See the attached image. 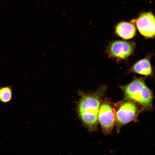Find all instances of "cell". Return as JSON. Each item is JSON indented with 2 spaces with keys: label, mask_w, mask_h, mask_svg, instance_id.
Instances as JSON below:
<instances>
[{
  "label": "cell",
  "mask_w": 155,
  "mask_h": 155,
  "mask_svg": "<svg viewBox=\"0 0 155 155\" xmlns=\"http://www.w3.org/2000/svg\"><path fill=\"white\" fill-rule=\"evenodd\" d=\"M106 89L103 86L91 93L81 90L78 92L80 98L75 102L76 111L83 125L90 132L97 129L99 110Z\"/></svg>",
  "instance_id": "cell-1"
},
{
  "label": "cell",
  "mask_w": 155,
  "mask_h": 155,
  "mask_svg": "<svg viewBox=\"0 0 155 155\" xmlns=\"http://www.w3.org/2000/svg\"><path fill=\"white\" fill-rule=\"evenodd\" d=\"M124 99L133 100L141 105L144 109H151L153 98L151 90L142 78L135 77L129 84L120 87Z\"/></svg>",
  "instance_id": "cell-2"
},
{
  "label": "cell",
  "mask_w": 155,
  "mask_h": 155,
  "mask_svg": "<svg viewBox=\"0 0 155 155\" xmlns=\"http://www.w3.org/2000/svg\"><path fill=\"white\" fill-rule=\"evenodd\" d=\"M114 106L118 132L123 126L136 121L140 111L137 103L130 100L124 99L115 104Z\"/></svg>",
  "instance_id": "cell-3"
},
{
  "label": "cell",
  "mask_w": 155,
  "mask_h": 155,
  "mask_svg": "<svg viewBox=\"0 0 155 155\" xmlns=\"http://www.w3.org/2000/svg\"><path fill=\"white\" fill-rule=\"evenodd\" d=\"M98 121L104 134H110L115 124L114 109L108 98L102 100L98 115Z\"/></svg>",
  "instance_id": "cell-4"
},
{
  "label": "cell",
  "mask_w": 155,
  "mask_h": 155,
  "mask_svg": "<svg viewBox=\"0 0 155 155\" xmlns=\"http://www.w3.org/2000/svg\"><path fill=\"white\" fill-rule=\"evenodd\" d=\"M135 45L132 42L116 40L110 43L106 52L110 58L117 60L124 59L133 53Z\"/></svg>",
  "instance_id": "cell-5"
},
{
  "label": "cell",
  "mask_w": 155,
  "mask_h": 155,
  "mask_svg": "<svg viewBox=\"0 0 155 155\" xmlns=\"http://www.w3.org/2000/svg\"><path fill=\"white\" fill-rule=\"evenodd\" d=\"M137 28L143 36L147 38H152L155 36V17L150 12L141 14L135 20Z\"/></svg>",
  "instance_id": "cell-6"
},
{
  "label": "cell",
  "mask_w": 155,
  "mask_h": 155,
  "mask_svg": "<svg viewBox=\"0 0 155 155\" xmlns=\"http://www.w3.org/2000/svg\"><path fill=\"white\" fill-rule=\"evenodd\" d=\"M150 57L149 55L138 61L129 69V72L146 76L151 75L152 73V70L150 63Z\"/></svg>",
  "instance_id": "cell-7"
},
{
  "label": "cell",
  "mask_w": 155,
  "mask_h": 155,
  "mask_svg": "<svg viewBox=\"0 0 155 155\" xmlns=\"http://www.w3.org/2000/svg\"><path fill=\"white\" fill-rule=\"evenodd\" d=\"M116 33L125 40L132 38L135 34L136 29L134 24L127 22L119 23L116 26Z\"/></svg>",
  "instance_id": "cell-8"
},
{
  "label": "cell",
  "mask_w": 155,
  "mask_h": 155,
  "mask_svg": "<svg viewBox=\"0 0 155 155\" xmlns=\"http://www.w3.org/2000/svg\"><path fill=\"white\" fill-rule=\"evenodd\" d=\"M12 92L10 87H2L0 89V101L6 103L9 102L11 99Z\"/></svg>",
  "instance_id": "cell-9"
}]
</instances>
